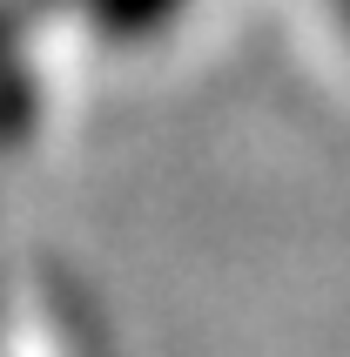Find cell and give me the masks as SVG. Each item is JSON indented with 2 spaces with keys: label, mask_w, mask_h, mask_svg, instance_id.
I'll list each match as a JSON object with an SVG mask.
<instances>
[{
  "label": "cell",
  "mask_w": 350,
  "mask_h": 357,
  "mask_svg": "<svg viewBox=\"0 0 350 357\" xmlns=\"http://www.w3.org/2000/svg\"><path fill=\"white\" fill-rule=\"evenodd\" d=\"M54 7L81 14L95 34H108V40H149V34H162L189 0H20V14H27V20L54 14Z\"/></svg>",
  "instance_id": "6da1fadb"
},
{
  "label": "cell",
  "mask_w": 350,
  "mask_h": 357,
  "mask_svg": "<svg viewBox=\"0 0 350 357\" xmlns=\"http://www.w3.org/2000/svg\"><path fill=\"white\" fill-rule=\"evenodd\" d=\"M34 20L20 14V0H0V149H14L27 128H34V75H27V40Z\"/></svg>",
  "instance_id": "7a4b0ae2"
},
{
  "label": "cell",
  "mask_w": 350,
  "mask_h": 357,
  "mask_svg": "<svg viewBox=\"0 0 350 357\" xmlns=\"http://www.w3.org/2000/svg\"><path fill=\"white\" fill-rule=\"evenodd\" d=\"M330 7H337V20H344V27H350V0H330Z\"/></svg>",
  "instance_id": "3957f363"
}]
</instances>
